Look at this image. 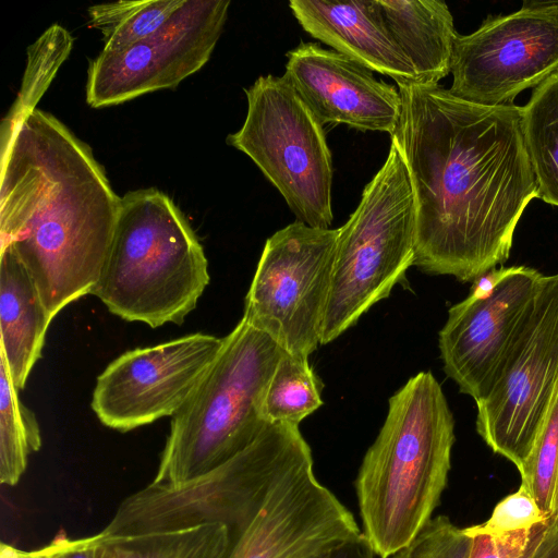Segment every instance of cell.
I'll list each match as a JSON object with an SVG mask.
<instances>
[{"instance_id": "6da1fadb", "label": "cell", "mask_w": 558, "mask_h": 558, "mask_svg": "<svg viewBox=\"0 0 558 558\" xmlns=\"http://www.w3.org/2000/svg\"><path fill=\"white\" fill-rule=\"evenodd\" d=\"M391 135L416 197L414 265L470 281L507 260L537 184L521 107L483 106L437 85H398Z\"/></svg>"}, {"instance_id": "7a4b0ae2", "label": "cell", "mask_w": 558, "mask_h": 558, "mask_svg": "<svg viewBox=\"0 0 558 558\" xmlns=\"http://www.w3.org/2000/svg\"><path fill=\"white\" fill-rule=\"evenodd\" d=\"M0 248H11L53 319L92 294L121 198L87 144L35 109L0 144Z\"/></svg>"}, {"instance_id": "3957f363", "label": "cell", "mask_w": 558, "mask_h": 558, "mask_svg": "<svg viewBox=\"0 0 558 558\" xmlns=\"http://www.w3.org/2000/svg\"><path fill=\"white\" fill-rule=\"evenodd\" d=\"M453 430L430 372H420L390 397L354 482L362 534L375 556L389 558L432 519L448 481Z\"/></svg>"}, {"instance_id": "277c9868", "label": "cell", "mask_w": 558, "mask_h": 558, "mask_svg": "<svg viewBox=\"0 0 558 558\" xmlns=\"http://www.w3.org/2000/svg\"><path fill=\"white\" fill-rule=\"evenodd\" d=\"M210 280L204 248L163 192H128L92 292L118 317L151 328L181 325Z\"/></svg>"}, {"instance_id": "5b68a950", "label": "cell", "mask_w": 558, "mask_h": 558, "mask_svg": "<svg viewBox=\"0 0 558 558\" xmlns=\"http://www.w3.org/2000/svg\"><path fill=\"white\" fill-rule=\"evenodd\" d=\"M284 352L241 318L189 401L172 416L153 483L204 474L252 445L269 425L263 400Z\"/></svg>"}, {"instance_id": "8992f818", "label": "cell", "mask_w": 558, "mask_h": 558, "mask_svg": "<svg viewBox=\"0 0 558 558\" xmlns=\"http://www.w3.org/2000/svg\"><path fill=\"white\" fill-rule=\"evenodd\" d=\"M416 197L409 169L391 140L388 157L338 229L320 344L356 324L388 298L414 265Z\"/></svg>"}, {"instance_id": "52a82bcc", "label": "cell", "mask_w": 558, "mask_h": 558, "mask_svg": "<svg viewBox=\"0 0 558 558\" xmlns=\"http://www.w3.org/2000/svg\"><path fill=\"white\" fill-rule=\"evenodd\" d=\"M310 449L299 425L269 424L223 464L180 483H150L124 499L101 531L108 536L223 524L232 539L262 506L275 478Z\"/></svg>"}, {"instance_id": "ba28073f", "label": "cell", "mask_w": 558, "mask_h": 558, "mask_svg": "<svg viewBox=\"0 0 558 558\" xmlns=\"http://www.w3.org/2000/svg\"><path fill=\"white\" fill-rule=\"evenodd\" d=\"M247 112L227 143L247 155L305 225L329 229L333 168L325 131L284 76L244 89Z\"/></svg>"}, {"instance_id": "9c48e42d", "label": "cell", "mask_w": 558, "mask_h": 558, "mask_svg": "<svg viewBox=\"0 0 558 558\" xmlns=\"http://www.w3.org/2000/svg\"><path fill=\"white\" fill-rule=\"evenodd\" d=\"M337 236L296 220L264 245L242 318L290 354L308 357L320 344Z\"/></svg>"}, {"instance_id": "30bf717a", "label": "cell", "mask_w": 558, "mask_h": 558, "mask_svg": "<svg viewBox=\"0 0 558 558\" xmlns=\"http://www.w3.org/2000/svg\"><path fill=\"white\" fill-rule=\"evenodd\" d=\"M558 380V274L542 276L530 312L487 396L476 429L518 470L527 458Z\"/></svg>"}, {"instance_id": "8fae6325", "label": "cell", "mask_w": 558, "mask_h": 558, "mask_svg": "<svg viewBox=\"0 0 558 558\" xmlns=\"http://www.w3.org/2000/svg\"><path fill=\"white\" fill-rule=\"evenodd\" d=\"M557 71L558 0L524 1L517 12L488 16L475 32L458 34L449 92L477 105H512Z\"/></svg>"}, {"instance_id": "7c38bea8", "label": "cell", "mask_w": 558, "mask_h": 558, "mask_svg": "<svg viewBox=\"0 0 558 558\" xmlns=\"http://www.w3.org/2000/svg\"><path fill=\"white\" fill-rule=\"evenodd\" d=\"M229 0H184L151 36L90 61L86 102L118 105L146 93L173 88L209 60L227 20Z\"/></svg>"}, {"instance_id": "4fadbf2b", "label": "cell", "mask_w": 558, "mask_h": 558, "mask_svg": "<svg viewBox=\"0 0 558 558\" xmlns=\"http://www.w3.org/2000/svg\"><path fill=\"white\" fill-rule=\"evenodd\" d=\"M223 338L192 333L126 351L97 377L92 409L120 432L173 416L215 362Z\"/></svg>"}, {"instance_id": "5bb4252c", "label": "cell", "mask_w": 558, "mask_h": 558, "mask_svg": "<svg viewBox=\"0 0 558 558\" xmlns=\"http://www.w3.org/2000/svg\"><path fill=\"white\" fill-rule=\"evenodd\" d=\"M361 534L353 514L315 476L310 448L275 478L226 558H320Z\"/></svg>"}, {"instance_id": "9a60e30c", "label": "cell", "mask_w": 558, "mask_h": 558, "mask_svg": "<svg viewBox=\"0 0 558 558\" xmlns=\"http://www.w3.org/2000/svg\"><path fill=\"white\" fill-rule=\"evenodd\" d=\"M542 276L525 266L501 268L489 291L471 293L449 310L439 331L444 369L476 403L487 396Z\"/></svg>"}, {"instance_id": "2e32d148", "label": "cell", "mask_w": 558, "mask_h": 558, "mask_svg": "<svg viewBox=\"0 0 558 558\" xmlns=\"http://www.w3.org/2000/svg\"><path fill=\"white\" fill-rule=\"evenodd\" d=\"M287 58L284 78L322 125L395 133L401 114L400 93L376 80L373 71L313 43H301Z\"/></svg>"}, {"instance_id": "e0dca14e", "label": "cell", "mask_w": 558, "mask_h": 558, "mask_svg": "<svg viewBox=\"0 0 558 558\" xmlns=\"http://www.w3.org/2000/svg\"><path fill=\"white\" fill-rule=\"evenodd\" d=\"M289 7L305 32L335 51L397 85L417 84L414 68L389 34L376 0H291Z\"/></svg>"}, {"instance_id": "ac0fdd59", "label": "cell", "mask_w": 558, "mask_h": 558, "mask_svg": "<svg viewBox=\"0 0 558 558\" xmlns=\"http://www.w3.org/2000/svg\"><path fill=\"white\" fill-rule=\"evenodd\" d=\"M51 320L22 262L11 248H0V359L19 390L41 356Z\"/></svg>"}, {"instance_id": "d6986e66", "label": "cell", "mask_w": 558, "mask_h": 558, "mask_svg": "<svg viewBox=\"0 0 558 558\" xmlns=\"http://www.w3.org/2000/svg\"><path fill=\"white\" fill-rule=\"evenodd\" d=\"M395 43L410 60L417 84L437 85L451 72L453 16L439 0H376Z\"/></svg>"}, {"instance_id": "ffe728a7", "label": "cell", "mask_w": 558, "mask_h": 558, "mask_svg": "<svg viewBox=\"0 0 558 558\" xmlns=\"http://www.w3.org/2000/svg\"><path fill=\"white\" fill-rule=\"evenodd\" d=\"M521 113L537 197L558 206V71L533 89Z\"/></svg>"}, {"instance_id": "44dd1931", "label": "cell", "mask_w": 558, "mask_h": 558, "mask_svg": "<svg viewBox=\"0 0 558 558\" xmlns=\"http://www.w3.org/2000/svg\"><path fill=\"white\" fill-rule=\"evenodd\" d=\"M106 537L118 558H226L232 544L223 524Z\"/></svg>"}, {"instance_id": "7402d4cb", "label": "cell", "mask_w": 558, "mask_h": 558, "mask_svg": "<svg viewBox=\"0 0 558 558\" xmlns=\"http://www.w3.org/2000/svg\"><path fill=\"white\" fill-rule=\"evenodd\" d=\"M322 388L308 357L284 352L266 388L262 407L264 420L267 424L299 425L323 405Z\"/></svg>"}, {"instance_id": "603a6c76", "label": "cell", "mask_w": 558, "mask_h": 558, "mask_svg": "<svg viewBox=\"0 0 558 558\" xmlns=\"http://www.w3.org/2000/svg\"><path fill=\"white\" fill-rule=\"evenodd\" d=\"M41 447L35 414L19 397L8 367L0 359V482L13 486L26 470L28 456Z\"/></svg>"}, {"instance_id": "cb8c5ba5", "label": "cell", "mask_w": 558, "mask_h": 558, "mask_svg": "<svg viewBox=\"0 0 558 558\" xmlns=\"http://www.w3.org/2000/svg\"><path fill=\"white\" fill-rule=\"evenodd\" d=\"M184 0H120L87 9L90 25L104 36L106 52L120 51L156 33Z\"/></svg>"}, {"instance_id": "d4e9b609", "label": "cell", "mask_w": 558, "mask_h": 558, "mask_svg": "<svg viewBox=\"0 0 558 558\" xmlns=\"http://www.w3.org/2000/svg\"><path fill=\"white\" fill-rule=\"evenodd\" d=\"M73 37L64 27L51 25L27 49V64L17 97L2 120L0 143L5 142L17 125L36 109L57 71L68 58Z\"/></svg>"}, {"instance_id": "484cf974", "label": "cell", "mask_w": 558, "mask_h": 558, "mask_svg": "<svg viewBox=\"0 0 558 558\" xmlns=\"http://www.w3.org/2000/svg\"><path fill=\"white\" fill-rule=\"evenodd\" d=\"M549 527H558V380L533 447L519 469Z\"/></svg>"}, {"instance_id": "4316f807", "label": "cell", "mask_w": 558, "mask_h": 558, "mask_svg": "<svg viewBox=\"0 0 558 558\" xmlns=\"http://www.w3.org/2000/svg\"><path fill=\"white\" fill-rule=\"evenodd\" d=\"M472 542L464 529L438 515L389 558H470Z\"/></svg>"}, {"instance_id": "83f0119b", "label": "cell", "mask_w": 558, "mask_h": 558, "mask_svg": "<svg viewBox=\"0 0 558 558\" xmlns=\"http://www.w3.org/2000/svg\"><path fill=\"white\" fill-rule=\"evenodd\" d=\"M538 524H546V520L534 498L520 485L517 492L506 496L495 506L488 520L482 524L465 527L464 531L469 536L475 534L502 536L527 531Z\"/></svg>"}, {"instance_id": "f1b7e54d", "label": "cell", "mask_w": 558, "mask_h": 558, "mask_svg": "<svg viewBox=\"0 0 558 558\" xmlns=\"http://www.w3.org/2000/svg\"><path fill=\"white\" fill-rule=\"evenodd\" d=\"M549 526L538 524L531 530L502 536L472 535L470 558H529Z\"/></svg>"}, {"instance_id": "f546056e", "label": "cell", "mask_w": 558, "mask_h": 558, "mask_svg": "<svg viewBox=\"0 0 558 558\" xmlns=\"http://www.w3.org/2000/svg\"><path fill=\"white\" fill-rule=\"evenodd\" d=\"M20 558H118L102 532L83 537L70 538L63 534L56 536L46 546L24 551Z\"/></svg>"}, {"instance_id": "4dcf8cb0", "label": "cell", "mask_w": 558, "mask_h": 558, "mask_svg": "<svg viewBox=\"0 0 558 558\" xmlns=\"http://www.w3.org/2000/svg\"><path fill=\"white\" fill-rule=\"evenodd\" d=\"M375 554L361 534L357 538L345 542L320 558H374Z\"/></svg>"}, {"instance_id": "1f68e13d", "label": "cell", "mask_w": 558, "mask_h": 558, "mask_svg": "<svg viewBox=\"0 0 558 558\" xmlns=\"http://www.w3.org/2000/svg\"><path fill=\"white\" fill-rule=\"evenodd\" d=\"M529 558H558V527H548Z\"/></svg>"}, {"instance_id": "d6a6232c", "label": "cell", "mask_w": 558, "mask_h": 558, "mask_svg": "<svg viewBox=\"0 0 558 558\" xmlns=\"http://www.w3.org/2000/svg\"><path fill=\"white\" fill-rule=\"evenodd\" d=\"M21 549L2 543L0 548V558H20Z\"/></svg>"}]
</instances>
